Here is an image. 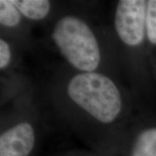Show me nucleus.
I'll use <instances>...</instances> for the list:
<instances>
[{"label":"nucleus","instance_id":"f257e3e1","mask_svg":"<svg viewBox=\"0 0 156 156\" xmlns=\"http://www.w3.org/2000/svg\"><path fill=\"white\" fill-rule=\"evenodd\" d=\"M69 99L85 113L103 124L114 122L122 110V96L111 78L94 72L79 73L69 81Z\"/></svg>","mask_w":156,"mask_h":156},{"label":"nucleus","instance_id":"f03ea898","mask_svg":"<svg viewBox=\"0 0 156 156\" xmlns=\"http://www.w3.org/2000/svg\"><path fill=\"white\" fill-rule=\"evenodd\" d=\"M51 37L62 57L81 73L94 72L101 62L99 43L92 29L83 18L66 15L59 18Z\"/></svg>","mask_w":156,"mask_h":156},{"label":"nucleus","instance_id":"7ed1b4c3","mask_svg":"<svg viewBox=\"0 0 156 156\" xmlns=\"http://www.w3.org/2000/svg\"><path fill=\"white\" fill-rule=\"evenodd\" d=\"M147 1L122 0L115 11V29L125 45L135 48L146 39V17Z\"/></svg>","mask_w":156,"mask_h":156},{"label":"nucleus","instance_id":"20e7f679","mask_svg":"<svg viewBox=\"0 0 156 156\" xmlns=\"http://www.w3.org/2000/svg\"><path fill=\"white\" fill-rule=\"evenodd\" d=\"M36 142V132L29 122L16 123L0 135V156H29Z\"/></svg>","mask_w":156,"mask_h":156},{"label":"nucleus","instance_id":"39448f33","mask_svg":"<svg viewBox=\"0 0 156 156\" xmlns=\"http://www.w3.org/2000/svg\"><path fill=\"white\" fill-rule=\"evenodd\" d=\"M14 3L23 17L32 21L44 19L51 10V3L48 0H14Z\"/></svg>","mask_w":156,"mask_h":156},{"label":"nucleus","instance_id":"423d86ee","mask_svg":"<svg viewBox=\"0 0 156 156\" xmlns=\"http://www.w3.org/2000/svg\"><path fill=\"white\" fill-rule=\"evenodd\" d=\"M131 156H156V127L145 128L137 134Z\"/></svg>","mask_w":156,"mask_h":156},{"label":"nucleus","instance_id":"0eeeda50","mask_svg":"<svg viewBox=\"0 0 156 156\" xmlns=\"http://www.w3.org/2000/svg\"><path fill=\"white\" fill-rule=\"evenodd\" d=\"M23 15L14 3V0L0 1V23L3 27L15 28L19 25Z\"/></svg>","mask_w":156,"mask_h":156},{"label":"nucleus","instance_id":"6e6552de","mask_svg":"<svg viewBox=\"0 0 156 156\" xmlns=\"http://www.w3.org/2000/svg\"><path fill=\"white\" fill-rule=\"evenodd\" d=\"M146 39L156 46V0H149L147 5Z\"/></svg>","mask_w":156,"mask_h":156},{"label":"nucleus","instance_id":"1a4fd4ad","mask_svg":"<svg viewBox=\"0 0 156 156\" xmlns=\"http://www.w3.org/2000/svg\"><path fill=\"white\" fill-rule=\"evenodd\" d=\"M11 49L5 39H0V69L5 70L11 62Z\"/></svg>","mask_w":156,"mask_h":156}]
</instances>
